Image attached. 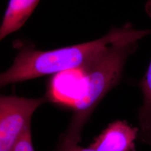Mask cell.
Instances as JSON below:
<instances>
[{"label":"cell","mask_w":151,"mask_h":151,"mask_svg":"<svg viewBox=\"0 0 151 151\" xmlns=\"http://www.w3.org/2000/svg\"><path fill=\"white\" fill-rule=\"evenodd\" d=\"M130 34L128 27L123 25L112 28L96 40L47 51L20 44L12 65L0 72V89L44 76L82 70L110 45L129 38Z\"/></svg>","instance_id":"cell-1"},{"label":"cell","mask_w":151,"mask_h":151,"mask_svg":"<svg viewBox=\"0 0 151 151\" xmlns=\"http://www.w3.org/2000/svg\"><path fill=\"white\" fill-rule=\"evenodd\" d=\"M139 40L129 39L111 44L81 70L83 86L73 103L75 113L65 135L81 141L85 125L97 105L118 84L126 61L134 53Z\"/></svg>","instance_id":"cell-2"},{"label":"cell","mask_w":151,"mask_h":151,"mask_svg":"<svg viewBox=\"0 0 151 151\" xmlns=\"http://www.w3.org/2000/svg\"><path fill=\"white\" fill-rule=\"evenodd\" d=\"M48 101L47 94L30 99L0 93V151H13L33 114Z\"/></svg>","instance_id":"cell-3"},{"label":"cell","mask_w":151,"mask_h":151,"mask_svg":"<svg viewBox=\"0 0 151 151\" xmlns=\"http://www.w3.org/2000/svg\"><path fill=\"white\" fill-rule=\"evenodd\" d=\"M138 133L139 129L127 122L115 121L96 137L88 147L95 151H136L134 142Z\"/></svg>","instance_id":"cell-4"},{"label":"cell","mask_w":151,"mask_h":151,"mask_svg":"<svg viewBox=\"0 0 151 151\" xmlns=\"http://www.w3.org/2000/svg\"><path fill=\"white\" fill-rule=\"evenodd\" d=\"M40 0H10L0 24V42L24 25Z\"/></svg>","instance_id":"cell-5"},{"label":"cell","mask_w":151,"mask_h":151,"mask_svg":"<svg viewBox=\"0 0 151 151\" xmlns=\"http://www.w3.org/2000/svg\"><path fill=\"white\" fill-rule=\"evenodd\" d=\"M147 14L151 17V1L146 6ZM140 88L143 95V103L138 113V120L151 115V62L145 75L140 81Z\"/></svg>","instance_id":"cell-6"},{"label":"cell","mask_w":151,"mask_h":151,"mask_svg":"<svg viewBox=\"0 0 151 151\" xmlns=\"http://www.w3.org/2000/svg\"><path fill=\"white\" fill-rule=\"evenodd\" d=\"M80 142L62 134L58 145L52 151H95L91 148L79 146Z\"/></svg>","instance_id":"cell-7"},{"label":"cell","mask_w":151,"mask_h":151,"mask_svg":"<svg viewBox=\"0 0 151 151\" xmlns=\"http://www.w3.org/2000/svg\"><path fill=\"white\" fill-rule=\"evenodd\" d=\"M13 151H35L32 145L31 123L28 124L24 130Z\"/></svg>","instance_id":"cell-8"},{"label":"cell","mask_w":151,"mask_h":151,"mask_svg":"<svg viewBox=\"0 0 151 151\" xmlns=\"http://www.w3.org/2000/svg\"><path fill=\"white\" fill-rule=\"evenodd\" d=\"M140 128L138 138L147 145H151V115L139 120Z\"/></svg>","instance_id":"cell-9"}]
</instances>
